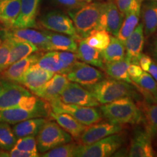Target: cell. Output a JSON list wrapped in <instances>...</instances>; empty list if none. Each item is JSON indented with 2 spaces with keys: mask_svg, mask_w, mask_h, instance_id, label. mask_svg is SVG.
Returning <instances> with one entry per match:
<instances>
[{
  "mask_svg": "<svg viewBox=\"0 0 157 157\" xmlns=\"http://www.w3.org/2000/svg\"><path fill=\"white\" fill-rule=\"evenodd\" d=\"M50 111V105L47 101L37 96L26 95L15 105L0 111V122L5 121L15 124L32 118L46 117Z\"/></svg>",
  "mask_w": 157,
  "mask_h": 157,
  "instance_id": "6da1fadb",
  "label": "cell"
},
{
  "mask_svg": "<svg viewBox=\"0 0 157 157\" xmlns=\"http://www.w3.org/2000/svg\"><path fill=\"white\" fill-rule=\"evenodd\" d=\"M101 114L107 121L119 124H135L143 121L144 117L140 109L130 97L121 98L111 103L100 106Z\"/></svg>",
  "mask_w": 157,
  "mask_h": 157,
  "instance_id": "7a4b0ae2",
  "label": "cell"
},
{
  "mask_svg": "<svg viewBox=\"0 0 157 157\" xmlns=\"http://www.w3.org/2000/svg\"><path fill=\"white\" fill-rule=\"evenodd\" d=\"M103 7V3L90 2L68 12L81 39L86 38L92 31L99 29Z\"/></svg>",
  "mask_w": 157,
  "mask_h": 157,
  "instance_id": "3957f363",
  "label": "cell"
},
{
  "mask_svg": "<svg viewBox=\"0 0 157 157\" xmlns=\"http://www.w3.org/2000/svg\"><path fill=\"white\" fill-rule=\"evenodd\" d=\"M87 89L102 105L121 98L130 97L133 92V88L129 83L114 78H103L98 83L87 87Z\"/></svg>",
  "mask_w": 157,
  "mask_h": 157,
  "instance_id": "277c9868",
  "label": "cell"
},
{
  "mask_svg": "<svg viewBox=\"0 0 157 157\" xmlns=\"http://www.w3.org/2000/svg\"><path fill=\"white\" fill-rule=\"evenodd\" d=\"M124 140L122 133L118 132L88 145H77L74 157H108L121 148Z\"/></svg>",
  "mask_w": 157,
  "mask_h": 157,
  "instance_id": "5b68a950",
  "label": "cell"
},
{
  "mask_svg": "<svg viewBox=\"0 0 157 157\" xmlns=\"http://www.w3.org/2000/svg\"><path fill=\"white\" fill-rule=\"evenodd\" d=\"M36 145L40 154L48 151L60 145L72 142L73 137L58 123L47 121L36 135Z\"/></svg>",
  "mask_w": 157,
  "mask_h": 157,
  "instance_id": "8992f818",
  "label": "cell"
},
{
  "mask_svg": "<svg viewBox=\"0 0 157 157\" xmlns=\"http://www.w3.org/2000/svg\"><path fill=\"white\" fill-rule=\"evenodd\" d=\"M49 104L52 111L67 113L85 126H90L102 119L101 111L95 107L64 103L57 99L51 101Z\"/></svg>",
  "mask_w": 157,
  "mask_h": 157,
  "instance_id": "52a82bcc",
  "label": "cell"
},
{
  "mask_svg": "<svg viewBox=\"0 0 157 157\" xmlns=\"http://www.w3.org/2000/svg\"><path fill=\"white\" fill-rule=\"evenodd\" d=\"M40 23L43 27L49 31L68 35L77 41L82 39L77 34L71 18L61 12H49L41 18Z\"/></svg>",
  "mask_w": 157,
  "mask_h": 157,
  "instance_id": "ba28073f",
  "label": "cell"
},
{
  "mask_svg": "<svg viewBox=\"0 0 157 157\" xmlns=\"http://www.w3.org/2000/svg\"><path fill=\"white\" fill-rule=\"evenodd\" d=\"M57 100L64 103L76 104L84 106L98 107L100 105V103L96 101L89 90L84 88L81 84L73 82H68Z\"/></svg>",
  "mask_w": 157,
  "mask_h": 157,
  "instance_id": "9c48e42d",
  "label": "cell"
},
{
  "mask_svg": "<svg viewBox=\"0 0 157 157\" xmlns=\"http://www.w3.org/2000/svg\"><path fill=\"white\" fill-rule=\"evenodd\" d=\"M66 76L70 82H76L86 87L105 78L103 72L82 61H76Z\"/></svg>",
  "mask_w": 157,
  "mask_h": 157,
  "instance_id": "30bf717a",
  "label": "cell"
},
{
  "mask_svg": "<svg viewBox=\"0 0 157 157\" xmlns=\"http://www.w3.org/2000/svg\"><path fill=\"white\" fill-rule=\"evenodd\" d=\"M123 127L121 124L111 121H98L93 124L87 126L82 134L78 139L82 145H88L101 140L109 135L121 132Z\"/></svg>",
  "mask_w": 157,
  "mask_h": 157,
  "instance_id": "8fae6325",
  "label": "cell"
},
{
  "mask_svg": "<svg viewBox=\"0 0 157 157\" xmlns=\"http://www.w3.org/2000/svg\"><path fill=\"white\" fill-rule=\"evenodd\" d=\"M2 38L13 37L26 41L36 45L39 50L49 51V40L44 32H41L31 28H5L0 31Z\"/></svg>",
  "mask_w": 157,
  "mask_h": 157,
  "instance_id": "7c38bea8",
  "label": "cell"
},
{
  "mask_svg": "<svg viewBox=\"0 0 157 157\" xmlns=\"http://www.w3.org/2000/svg\"><path fill=\"white\" fill-rule=\"evenodd\" d=\"M31 95L17 82L0 78V111L17 104L23 97Z\"/></svg>",
  "mask_w": 157,
  "mask_h": 157,
  "instance_id": "4fadbf2b",
  "label": "cell"
},
{
  "mask_svg": "<svg viewBox=\"0 0 157 157\" xmlns=\"http://www.w3.org/2000/svg\"><path fill=\"white\" fill-rule=\"evenodd\" d=\"M128 156L130 157L155 156L152 137L147 129L137 127L133 132Z\"/></svg>",
  "mask_w": 157,
  "mask_h": 157,
  "instance_id": "5bb4252c",
  "label": "cell"
},
{
  "mask_svg": "<svg viewBox=\"0 0 157 157\" xmlns=\"http://www.w3.org/2000/svg\"><path fill=\"white\" fill-rule=\"evenodd\" d=\"M124 15L119 10L114 2L103 3L99 29L106 31L110 34L117 36L122 24Z\"/></svg>",
  "mask_w": 157,
  "mask_h": 157,
  "instance_id": "9a60e30c",
  "label": "cell"
},
{
  "mask_svg": "<svg viewBox=\"0 0 157 157\" xmlns=\"http://www.w3.org/2000/svg\"><path fill=\"white\" fill-rule=\"evenodd\" d=\"M53 75L54 73L52 72L43 69L34 64L25 71L19 80L18 84H23L25 87L34 94L42 88Z\"/></svg>",
  "mask_w": 157,
  "mask_h": 157,
  "instance_id": "2e32d148",
  "label": "cell"
},
{
  "mask_svg": "<svg viewBox=\"0 0 157 157\" xmlns=\"http://www.w3.org/2000/svg\"><path fill=\"white\" fill-rule=\"evenodd\" d=\"M69 82L66 74H54L52 77L48 80L36 93H35L34 95L41 99L50 103L59 97Z\"/></svg>",
  "mask_w": 157,
  "mask_h": 157,
  "instance_id": "e0dca14e",
  "label": "cell"
},
{
  "mask_svg": "<svg viewBox=\"0 0 157 157\" xmlns=\"http://www.w3.org/2000/svg\"><path fill=\"white\" fill-rule=\"evenodd\" d=\"M41 0H21L18 17L13 28H34L36 25V17Z\"/></svg>",
  "mask_w": 157,
  "mask_h": 157,
  "instance_id": "ac0fdd59",
  "label": "cell"
},
{
  "mask_svg": "<svg viewBox=\"0 0 157 157\" xmlns=\"http://www.w3.org/2000/svg\"><path fill=\"white\" fill-rule=\"evenodd\" d=\"M42 56V53L34 52L30 56L23 58L17 61L10 65L2 72L0 75L2 78L9 81L18 83L21 76L25 73V71L33 65L36 64L39 58Z\"/></svg>",
  "mask_w": 157,
  "mask_h": 157,
  "instance_id": "d6986e66",
  "label": "cell"
},
{
  "mask_svg": "<svg viewBox=\"0 0 157 157\" xmlns=\"http://www.w3.org/2000/svg\"><path fill=\"white\" fill-rule=\"evenodd\" d=\"M145 42V35L142 23L137 24L136 28L127 37L124 42L125 56L130 59L131 63L138 64V59L142 53Z\"/></svg>",
  "mask_w": 157,
  "mask_h": 157,
  "instance_id": "ffe728a7",
  "label": "cell"
},
{
  "mask_svg": "<svg viewBox=\"0 0 157 157\" xmlns=\"http://www.w3.org/2000/svg\"><path fill=\"white\" fill-rule=\"evenodd\" d=\"M142 1L134 0L126 13L117 37L124 44L125 41L139 23Z\"/></svg>",
  "mask_w": 157,
  "mask_h": 157,
  "instance_id": "44dd1931",
  "label": "cell"
},
{
  "mask_svg": "<svg viewBox=\"0 0 157 157\" xmlns=\"http://www.w3.org/2000/svg\"><path fill=\"white\" fill-rule=\"evenodd\" d=\"M3 39H7L10 46L8 60L7 62V67H8L10 65L13 64V63L30 56L31 54L39 50V48L36 45L26 41L21 40L13 37H4Z\"/></svg>",
  "mask_w": 157,
  "mask_h": 157,
  "instance_id": "7402d4cb",
  "label": "cell"
},
{
  "mask_svg": "<svg viewBox=\"0 0 157 157\" xmlns=\"http://www.w3.org/2000/svg\"><path fill=\"white\" fill-rule=\"evenodd\" d=\"M49 116L76 140L79 138L87 126L76 120L67 113H58L50 111Z\"/></svg>",
  "mask_w": 157,
  "mask_h": 157,
  "instance_id": "603a6c76",
  "label": "cell"
},
{
  "mask_svg": "<svg viewBox=\"0 0 157 157\" xmlns=\"http://www.w3.org/2000/svg\"><path fill=\"white\" fill-rule=\"evenodd\" d=\"M140 15L142 16L145 36L150 37L157 31V2L145 1L141 5Z\"/></svg>",
  "mask_w": 157,
  "mask_h": 157,
  "instance_id": "cb8c5ba5",
  "label": "cell"
},
{
  "mask_svg": "<svg viewBox=\"0 0 157 157\" xmlns=\"http://www.w3.org/2000/svg\"><path fill=\"white\" fill-rule=\"evenodd\" d=\"M49 40V51H68L76 52L78 48L77 40L74 37L60 33L43 31Z\"/></svg>",
  "mask_w": 157,
  "mask_h": 157,
  "instance_id": "d4e9b609",
  "label": "cell"
},
{
  "mask_svg": "<svg viewBox=\"0 0 157 157\" xmlns=\"http://www.w3.org/2000/svg\"><path fill=\"white\" fill-rule=\"evenodd\" d=\"M76 55L78 59L82 62L104 70L105 63L102 58L101 50L88 44L84 39L78 40Z\"/></svg>",
  "mask_w": 157,
  "mask_h": 157,
  "instance_id": "484cf974",
  "label": "cell"
},
{
  "mask_svg": "<svg viewBox=\"0 0 157 157\" xmlns=\"http://www.w3.org/2000/svg\"><path fill=\"white\" fill-rule=\"evenodd\" d=\"M20 9L21 0H0V23L5 28H13Z\"/></svg>",
  "mask_w": 157,
  "mask_h": 157,
  "instance_id": "4316f807",
  "label": "cell"
},
{
  "mask_svg": "<svg viewBox=\"0 0 157 157\" xmlns=\"http://www.w3.org/2000/svg\"><path fill=\"white\" fill-rule=\"evenodd\" d=\"M44 117H37L29 119L15 124L13 127V132L17 138L27 137L36 136L39 131L46 122Z\"/></svg>",
  "mask_w": 157,
  "mask_h": 157,
  "instance_id": "83f0119b",
  "label": "cell"
},
{
  "mask_svg": "<svg viewBox=\"0 0 157 157\" xmlns=\"http://www.w3.org/2000/svg\"><path fill=\"white\" fill-rule=\"evenodd\" d=\"M130 63V59L125 56L124 58L118 61L105 63L104 70L105 73L112 78L126 82L129 84H133L127 72V69Z\"/></svg>",
  "mask_w": 157,
  "mask_h": 157,
  "instance_id": "f1b7e54d",
  "label": "cell"
},
{
  "mask_svg": "<svg viewBox=\"0 0 157 157\" xmlns=\"http://www.w3.org/2000/svg\"><path fill=\"white\" fill-rule=\"evenodd\" d=\"M101 52L104 63L118 61L125 56L124 44L117 36H111L109 45Z\"/></svg>",
  "mask_w": 157,
  "mask_h": 157,
  "instance_id": "f546056e",
  "label": "cell"
},
{
  "mask_svg": "<svg viewBox=\"0 0 157 157\" xmlns=\"http://www.w3.org/2000/svg\"><path fill=\"white\" fill-rule=\"evenodd\" d=\"M36 65L54 74H65L66 73L64 65L57 56L56 51H50L42 55Z\"/></svg>",
  "mask_w": 157,
  "mask_h": 157,
  "instance_id": "4dcf8cb0",
  "label": "cell"
},
{
  "mask_svg": "<svg viewBox=\"0 0 157 157\" xmlns=\"http://www.w3.org/2000/svg\"><path fill=\"white\" fill-rule=\"evenodd\" d=\"M143 117L146 120L147 130L150 133L152 139L157 137V104L143 103L141 105Z\"/></svg>",
  "mask_w": 157,
  "mask_h": 157,
  "instance_id": "1f68e13d",
  "label": "cell"
},
{
  "mask_svg": "<svg viewBox=\"0 0 157 157\" xmlns=\"http://www.w3.org/2000/svg\"><path fill=\"white\" fill-rule=\"evenodd\" d=\"M133 84H135L139 89L143 92V94L147 96V98L152 101V98L157 93V82L152 77L150 74L144 71L136 78L132 80Z\"/></svg>",
  "mask_w": 157,
  "mask_h": 157,
  "instance_id": "d6a6232c",
  "label": "cell"
},
{
  "mask_svg": "<svg viewBox=\"0 0 157 157\" xmlns=\"http://www.w3.org/2000/svg\"><path fill=\"white\" fill-rule=\"evenodd\" d=\"M84 40L91 47L102 51L109 45L111 40V35L103 29H96L84 38Z\"/></svg>",
  "mask_w": 157,
  "mask_h": 157,
  "instance_id": "836d02e7",
  "label": "cell"
},
{
  "mask_svg": "<svg viewBox=\"0 0 157 157\" xmlns=\"http://www.w3.org/2000/svg\"><path fill=\"white\" fill-rule=\"evenodd\" d=\"M17 138L14 134L10 124L0 122V148L3 151L11 150L15 146Z\"/></svg>",
  "mask_w": 157,
  "mask_h": 157,
  "instance_id": "e575fe53",
  "label": "cell"
},
{
  "mask_svg": "<svg viewBox=\"0 0 157 157\" xmlns=\"http://www.w3.org/2000/svg\"><path fill=\"white\" fill-rule=\"evenodd\" d=\"M77 146L76 143H68L60 145L42 154L43 157H74V151Z\"/></svg>",
  "mask_w": 157,
  "mask_h": 157,
  "instance_id": "d590c367",
  "label": "cell"
},
{
  "mask_svg": "<svg viewBox=\"0 0 157 157\" xmlns=\"http://www.w3.org/2000/svg\"><path fill=\"white\" fill-rule=\"evenodd\" d=\"M14 147L23 151L31 153L34 155V157L39 156L38 148H37L36 140L34 136H27L17 138Z\"/></svg>",
  "mask_w": 157,
  "mask_h": 157,
  "instance_id": "8d00e7d4",
  "label": "cell"
},
{
  "mask_svg": "<svg viewBox=\"0 0 157 157\" xmlns=\"http://www.w3.org/2000/svg\"><path fill=\"white\" fill-rule=\"evenodd\" d=\"M56 54L63 63L66 70L65 74H66L77 61L78 57L76 52H68V51H56Z\"/></svg>",
  "mask_w": 157,
  "mask_h": 157,
  "instance_id": "74e56055",
  "label": "cell"
},
{
  "mask_svg": "<svg viewBox=\"0 0 157 157\" xmlns=\"http://www.w3.org/2000/svg\"><path fill=\"white\" fill-rule=\"evenodd\" d=\"M10 43L7 39H3V42L0 44V74L7 67V62L10 53Z\"/></svg>",
  "mask_w": 157,
  "mask_h": 157,
  "instance_id": "f35d334b",
  "label": "cell"
},
{
  "mask_svg": "<svg viewBox=\"0 0 157 157\" xmlns=\"http://www.w3.org/2000/svg\"><path fill=\"white\" fill-rule=\"evenodd\" d=\"M55 1L59 5L66 7V8L70 10H71L77 9L78 7L87 4L83 2H81L80 0H55Z\"/></svg>",
  "mask_w": 157,
  "mask_h": 157,
  "instance_id": "ab89813d",
  "label": "cell"
},
{
  "mask_svg": "<svg viewBox=\"0 0 157 157\" xmlns=\"http://www.w3.org/2000/svg\"><path fill=\"white\" fill-rule=\"evenodd\" d=\"M127 72H128L129 78H131V80H132L134 79V78L139 77V76L142 74L143 70L142 69V68L140 67L139 64L131 63L129 64L128 69H127Z\"/></svg>",
  "mask_w": 157,
  "mask_h": 157,
  "instance_id": "60d3db41",
  "label": "cell"
},
{
  "mask_svg": "<svg viewBox=\"0 0 157 157\" xmlns=\"http://www.w3.org/2000/svg\"><path fill=\"white\" fill-rule=\"evenodd\" d=\"M153 61V59L150 56H147L146 54H143V52L141 53L140 56L139 57L138 59V64L142 68V69L144 71H147L148 68L150 66L151 63Z\"/></svg>",
  "mask_w": 157,
  "mask_h": 157,
  "instance_id": "b9f144b4",
  "label": "cell"
},
{
  "mask_svg": "<svg viewBox=\"0 0 157 157\" xmlns=\"http://www.w3.org/2000/svg\"><path fill=\"white\" fill-rule=\"evenodd\" d=\"M134 0H116V5L124 15L128 10Z\"/></svg>",
  "mask_w": 157,
  "mask_h": 157,
  "instance_id": "7bdbcfd3",
  "label": "cell"
},
{
  "mask_svg": "<svg viewBox=\"0 0 157 157\" xmlns=\"http://www.w3.org/2000/svg\"><path fill=\"white\" fill-rule=\"evenodd\" d=\"M148 74H150L153 78L157 82V63L156 61H153L151 63L150 66L147 70Z\"/></svg>",
  "mask_w": 157,
  "mask_h": 157,
  "instance_id": "ee69618b",
  "label": "cell"
},
{
  "mask_svg": "<svg viewBox=\"0 0 157 157\" xmlns=\"http://www.w3.org/2000/svg\"><path fill=\"white\" fill-rule=\"evenodd\" d=\"M153 56H154L155 61L157 63V41L154 44V50H153Z\"/></svg>",
  "mask_w": 157,
  "mask_h": 157,
  "instance_id": "f6af8a7d",
  "label": "cell"
},
{
  "mask_svg": "<svg viewBox=\"0 0 157 157\" xmlns=\"http://www.w3.org/2000/svg\"><path fill=\"white\" fill-rule=\"evenodd\" d=\"M152 101H153V103L157 104V93H156V95H155L154 97L152 98Z\"/></svg>",
  "mask_w": 157,
  "mask_h": 157,
  "instance_id": "bcb514c9",
  "label": "cell"
},
{
  "mask_svg": "<svg viewBox=\"0 0 157 157\" xmlns=\"http://www.w3.org/2000/svg\"><path fill=\"white\" fill-rule=\"evenodd\" d=\"M81 2H85V3H90V2H92L93 1H95V0H80Z\"/></svg>",
  "mask_w": 157,
  "mask_h": 157,
  "instance_id": "7dc6e473",
  "label": "cell"
},
{
  "mask_svg": "<svg viewBox=\"0 0 157 157\" xmlns=\"http://www.w3.org/2000/svg\"><path fill=\"white\" fill-rule=\"evenodd\" d=\"M141 1L143 2V1H154V2H157V0H141Z\"/></svg>",
  "mask_w": 157,
  "mask_h": 157,
  "instance_id": "c3c4849f",
  "label": "cell"
},
{
  "mask_svg": "<svg viewBox=\"0 0 157 157\" xmlns=\"http://www.w3.org/2000/svg\"><path fill=\"white\" fill-rule=\"evenodd\" d=\"M1 43H2V41H1V39H0V44H1Z\"/></svg>",
  "mask_w": 157,
  "mask_h": 157,
  "instance_id": "681fc988",
  "label": "cell"
},
{
  "mask_svg": "<svg viewBox=\"0 0 157 157\" xmlns=\"http://www.w3.org/2000/svg\"></svg>",
  "mask_w": 157,
  "mask_h": 157,
  "instance_id": "f907efd6",
  "label": "cell"
}]
</instances>
